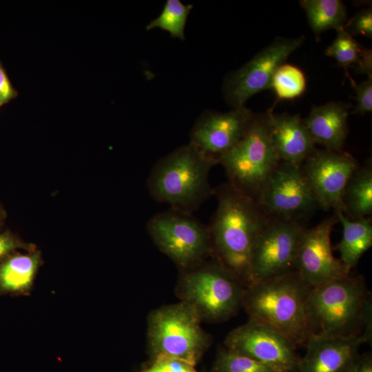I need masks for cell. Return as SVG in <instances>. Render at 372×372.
<instances>
[{
	"mask_svg": "<svg viewBox=\"0 0 372 372\" xmlns=\"http://www.w3.org/2000/svg\"><path fill=\"white\" fill-rule=\"evenodd\" d=\"M306 228L301 222L269 218L252 247L247 287L295 271Z\"/></svg>",
	"mask_w": 372,
	"mask_h": 372,
	"instance_id": "9",
	"label": "cell"
},
{
	"mask_svg": "<svg viewBox=\"0 0 372 372\" xmlns=\"http://www.w3.org/2000/svg\"><path fill=\"white\" fill-rule=\"evenodd\" d=\"M342 212L351 220L367 218L372 213V167H358L345 187Z\"/></svg>",
	"mask_w": 372,
	"mask_h": 372,
	"instance_id": "21",
	"label": "cell"
},
{
	"mask_svg": "<svg viewBox=\"0 0 372 372\" xmlns=\"http://www.w3.org/2000/svg\"><path fill=\"white\" fill-rule=\"evenodd\" d=\"M307 87L306 77L297 66L285 63L275 72L271 82L272 89L280 100L300 96Z\"/></svg>",
	"mask_w": 372,
	"mask_h": 372,
	"instance_id": "24",
	"label": "cell"
},
{
	"mask_svg": "<svg viewBox=\"0 0 372 372\" xmlns=\"http://www.w3.org/2000/svg\"><path fill=\"white\" fill-rule=\"evenodd\" d=\"M336 32V37L325 50V54L333 57L340 66L347 70L357 63L364 47L343 28L337 30Z\"/></svg>",
	"mask_w": 372,
	"mask_h": 372,
	"instance_id": "26",
	"label": "cell"
},
{
	"mask_svg": "<svg viewBox=\"0 0 372 372\" xmlns=\"http://www.w3.org/2000/svg\"><path fill=\"white\" fill-rule=\"evenodd\" d=\"M254 114L245 106L227 112L207 110L191 129L189 143L218 161L242 138Z\"/></svg>",
	"mask_w": 372,
	"mask_h": 372,
	"instance_id": "15",
	"label": "cell"
},
{
	"mask_svg": "<svg viewBox=\"0 0 372 372\" xmlns=\"http://www.w3.org/2000/svg\"><path fill=\"white\" fill-rule=\"evenodd\" d=\"M23 248L33 251L34 248L30 245H25L8 233L0 234V260L7 257L14 250Z\"/></svg>",
	"mask_w": 372,
	"mask_h": 372,
	"instance_id": "30",
	"label": "cell"
},
{
	"mask_svg": "<svg viewBox=\"0 0 372 372\" xmlns=\"http://www.w3.org/2000/svg\"><path fill=\"white\" fill-rule=\"evenodd\" d=\"M312 31L319 34L324 31L344 27L347 21V9L340 0H302Z\"/></svg>",
	"mask_w": 372,
	"mask_h": 372,
	"instance_id": "22",
	"label": "cell"
},
{
	"mask_svg": "<svg viewBox=\"0 0 372 372\" xmlns=\"http://www.w3.org/2000/svg\"><path fill=\"white\" fill-rule=\"evenodd\" d=\"M358 167L357 161L348 152L316 148L301 169L319 207L342 211L345 187Z\"/></svg>",
	"mask_w": 372,
	"mask_h": 372,
	"instance_id": "13",
	"label": "cell"
},
{
	"mask_svg": "<svg viewBox=\"0 0 372 372\" xmlns=\"http://www.w3.org/2000/svg\"><path fill=\"white\" fill-rule=\"evenodd\" d=\"M284 372H287V371H284Z\"/></svg>",
	"mask_w": 372,
	"mask_h": 372,
	"instance_id": "36",
	"label": "cell"
},
{
	"mask_svg": "<svg viewBox=\"0 0 372 372\" xmlns=\"http://www.w3.org/2000/svg\"><path fill=\"white\" fill-rule=\"evenodd\" d=\"M211 372H284L245 355L220 349Z\"/></svg>",
	"mask_w": 372,
	"mask_h": 372,
	"instance_id": "25",
	"label": "cell"
},
{
	"mask_svg": "<svg viewBox=\"0 0 372 372\" xmlns=\"http://www.w3.org/2000/svg\"><path fill=\"white\" fill-rule=\"evenodd\" d=\"M218 161L190 143L159 159L147 180L150 196L171 209L192 214L214 194L209 172Z\"/></svg>",
	"mask_w": 372,
	"mask_h": 372,
	"instance_id": "2",
	"label": "cell"
},
{
	"mask_svg": "<svg viewBox=\"0 0 372 372\" xmlns=\"http://www.w3.org/2000/svg\"><path fill=\"white\" fill-rule=\"evenodd\" d=\"M280 162L271 141L269 110L254 113L242 138L218 159L227 183L254 200Z\"/></svg>",
	"mask_w": 372,
	"mask_h": 372,
	"instance_id": "7",
	"label": "cell"
},
{
	"mask_svg": "<svg viewBox=\"0 0 372 372\" xmlns=\"http://www.w3.org/2000/svg\"><path fill=\"white\" fill-rule=\"evenodd\" d=\"M246 286L216 257L181 271L176 288L180 301L192 306L202 321L218 322L242 307Z\"/></svg>",
	"mask_w": 372,
	"mask_h": 372,
	"instance_id": "5",
	"label": "cell"
},
{
	"mask_svg": "<svg viewBox=\"0 0 372 372\" xmlns=\"http://www.w3.org/2000/svg\"><path fill=\"white\" fill-rule=\"evenodd\" d=\"M192 4H183L180 0H167L160 15L146 26L147 30L160 28L172 37L185 39V28Z\"/></svg>",
	"mask_w": 372,
	"mask_h": 372,
	"instance_id": "23",
	"label": "cell"
},
{
	"mask_svg": "<svg viewBox=\"0 0 372 372\" xmlns=\"http://www.w3.org/2000/svg\"><path fill=\"white\" fill-rule=\"evenodd\" d=\"M152 360V362L140 372H198L195 366L180 360L167 357Z\"/></svg>",
	"mask_w": 372,
	"mask_h": 372,
	"instance_id": "28",
	"label": "cell"
},
{
	"mask_svg": "<svg viewBox=\"0 0 372 372\" xmlns=\"http://www.w3.org/2000/svg\"><path fill=\"white\" fill-rule=\"evenodd\" d=\"M349 109L350 105L338 101L313 106L303 120L316 144L329 151H342L348 134Z\"/></svg>",
	"mask_w": 372,
	"mask_h": 372,
	"instance_id": "18",
	"label": "cell"
},
{
	"mask_svg": "<svg viewBox=\"0 0 372 372\" xmlns=\"http://www.w3.org/2000/svg\"><path fill=\"white\" fill-rule=\"evenodd\" d=\"M16 96L8 77L0 62V98L2 103L8 102Z\"/></svg>",
	"mask_w": 372,
	"mask_h": 372,
	"instance_id": "33",
	"label": "cell"
},
{
	"mask_svg": "<svg viewBox=\"0 0 372 372\" xmlns=\"http://www.w3.org/2000/svg\"><path fill=\"white\" fill-rule=\"evenodd\" d=\"M304 41V35L294 38L278 37L244 65L227 74L223 85L226 103L232 108L243 107L251 96L270 89L276 70Z\"/></svg>",
	"mask_w": 372,
	"mask_h": 372,
	"instance_id": "10",
	"label": "cell"
},
{
	"mask_svg": "<svg viewBox=\"0 0 372 372\" xmlns=\"http://www.w3.org/2000/svg\"><path fill=\"white\" fill-rule=\"evenodd\" d=\"M364 342L362 335L310 334L305 343L306 353L300 358L296 372H346Z\"/></svg>",
	"mask_w": 372,
	"mask_h": 372,
	"instance_id": "16",
	"label": "cell"
},
{
	"mask_svg": "<svg viewBox=\"0 0 372 372\" xmlns=\"http://www.w3.org/2000/svg\"><path fill=\"white\" fill-rule=\"evenodd\" d=\"M338 223L335 214L306 228L296 260V271L311 287L349 276L350 271L333 254L331 234Z\"/></svg>",
	"mask_w": 372,
	"mask_h": 372,
	"instance_id": "14",
	"label": "cell"
},
{
	"mask_svg": "<svg viewBox=\"0 0 372 372\" xmlns=\"http://www.w3.org/2000/svg\"><path fill=\"white\" fill-rule=\"evenodd\" d=\"M311 288L292 271L246 287L242 307L249 320L273 327L298 347L309 335L305 306Z\"/></svg>",
	"mask_w": 372,
	"mask_h": 372,
	"instance_id": "3",
	"label": "cell"
},
{
	"mask_svg": "<svg viewBox=\"0 0 372 372\" xmlns=\"http://www.w3.org/2000/svg\"><path fill=\"white\" fill-rule=\"evenodd\" d=\"M344 30L351 37L362 35L368 38L372 37V9H362L354 17L346 21Z\"/></svg>",
	"mask_w": 372,
	"mask_h": 372,
	"instance_id": "27",
	"label": "cell"
},
{
	"mask_svg": "<svg viewBox=\"0 0 372 372\" xmlns=\"http://www.w3.org/2000/svg\"><path fill=\"white\" fill-rule=\"evenodd\" d=\"M371 296L362 276L312 287L305 306L309 335H361L364 308Z\"/></svg>",
	"mask_w": 372,
	"mask_h": 372,
	"instance_id": "4",
	"label": "cell"
},
{
	"mask_svg": "<svg viewBox=\"0 0 372 372\" xmlns=\"http://www.w3.org/2000/svg\"><path fill=\"white\" fill-rule=\"evenodd\" d=\"M146 228L158 249L180 271L192 269L214 256L209 226L192 214L170 208L152 216Z\"/></svg>",
	"mask_w": 372,
	"mask_h": 372,
	"instance_id": "8",
	"label": "cell"
},
{
	"mask_svg": "<svg viewBox=\"0 0 372 372\" xmlns=\"http://www.w3.org/2000/svg\"><path fill=\"white\" fill-rule=\"evenodd\" d=\"M218 205L209 226L213 256L247 287L252 247L269 218L229 183L214 188Z\"/></svg>",
	"mask_w": 372,
	"mask_h": 372,
	"instance_id": "1",
	"label": "cell"
},
{
	"mask_svg": "<svg viewBox=\"0 0 372 372\" xmlns=\"http://www.w3.org/2000/svg\"><path fill=\"white\" fill-rule=\"evenodd\" d=\"M349 79L355 92L356 104L353 113L361 115L371 113L372 111V79H367L360 84H356L351 77Z\"/></svg>",
	"mask_w": 372,
	"mask_h": 372,
	"instance_id": "29",
	"label": "cell"
},
{
	"mask_svg": "<svg viewBox=\"0 0 372 372\" xmlns=\"http://www.w3.org/2000/svg\"><path fill=\"white\" fill-rule=\"evenodd\" d=\"M335 214L342 225V237L334 249L339 251V259L350 271L372 246L371 220L368 218L351 220L342 211Z\"/></svg>",
	"mask_w": 372,
	"mask_h": 372,
	"instance_id": "20",
	"label": "cell"
},
{
	"mask_svg": "<svg viewBox=\"0 0 372 372\" xmlns=\"http://www.w3.org/2000/svg\"><path fill=\"white\" fill-rule=\"evenodd\" d=\"M362 332L361 335L366 342H371L372 340V301L371 296L367 300L362 314Z\"/></svg>",
	"mask_w": 372,
	"mask_h": 372,
	"instance_id": "32",
	"label": "cell"
},
{
	"mask_svg": "<svg viewBox=\"0 0 372 372\" xmlns=\"http://www.w3.org/2000/svg\"><path fill=\"white\" fill-rule=\"evenodd\" d=\"M2 105H3V103H2L1 101V98H0V106Z\"/></svg>",
	"mask_w": 372,
	"mask_h": 372,
	"instance_id": "35",
	"label": "cell"
},
{
	"mask_svg": "<svg viewBox=\"0 0 372 372\" xmlns=\"http://www.w3.org/2000/svg\"><path fill=\"white\" fill-rule=\"evenodd\" d=\"M41 262V254L35 250L5 258L0 264V295L30 291Z\"/></svg>",
	"mask_w": 372,
	"mask_h": 372,
	"instance_id": "19",
	"label": "cell"
},
{
	"mask_svg": "<svg viewBox=\"0 0 372 372\" xmlns=\"http://www.w3.org/2000/svg\"><path fill=\"white\" fill-rule=\"evenodd\" d=\"M256 201L269 218L301 223L319 207L301 167L283 161L280 162Z\"/></svg>",
	"mask_w": 372,
	"mask_h": 372,
	"instance_id": "11",
	"label": "cell"
},
{
	"mask_svg": "<svg viewBox=\"0 0 372 372\" xmlns=\"http://www.w3.org/2000/svg\"><path fill=\"white\" fill-rule=\"evenodd\" d=\"M201 321L194 308L183 301L153 310L147 328L152 359L172 358L196 366L211 342Z\"/></svg>",
	"mask_w": 372,
	"mask_h": 372,
	"instance_id": "6",
	"label": "cell"
},
{
	"mask_svg": "<svg viewBox=\"0 0 372 372\" xmlns=\"http://www.w3.org/2000/svg\"><path fill=\"white\" fill-rule=\"evenodd\" d=\"M226 349L276 369L296 372L300 358L297 347L273 327L249 320L231 331L225 340Z\"/></svg>",
	"mask_w": 372,
	"mask_h": 372,
	"instance_id": "12",
	"label": "cell"
},
{
	"mask_svg": "<svg viewBox=\"0 0 372 372\" xmlns=\"http://www.w3.org/2000/svg\"><path fill=\"white\" fill-rule=\"evenodd\" d=\"M353 67L357 73L365 74L368 79H372V51L371 48H364L359 59Z\"/></svg>",
	"mask_w": 372,
	"mask_h": 372,
	"instance_id": "31",
	"label": "cell"
},
{
	"mask_svg": "<svg viewBox=\"0 0 372 372\" xmlns=\"http://www.w3.org/2000/svg\"><path fill=\"white\" fill-rule=\"evenodd\" d=\"M346 372H372L371 355L359 354Z\"/></svg>",
	"mask_w": 372,
	"mask_h": 372,
	"instance_id": "34",
	"label": "cell"
},
{
	"mask_svg": "<svg viewBox=\"0 0 372 372\" xmlns=\"http://www.w3.org/2000/svg\"><path fill=\"white\" fill-rule=\"evenodd\" d=\"M269 110L270 137L280 161L301 167L316 145L300 114Z\"/></svg>",
	"mask_w": 372,
	"mask_h": 372,
	"instance_id": "17",
	"label": "cell"
}]
</instances>
